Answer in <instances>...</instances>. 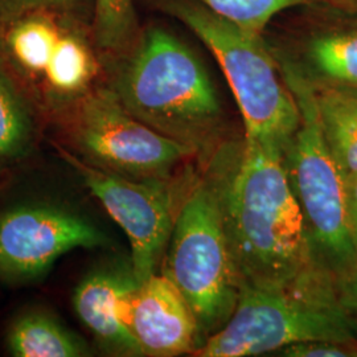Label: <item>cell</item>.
Wrapping results in <instances>:
<instances>
[{"mask_svg": "<svg viewBox=\"0 0 357 357\" xmlns=\"http://www.w3.org/2000/svg\"><path fill=\"white\" fill-rule=\"evenodd\" d=\"M283 153L245 137L222 144L212 160L240 291H301L333 283L314 250Z\"/></svg>", "mask_w": 357, "mask_h": 357, "instance_id": "obj_1", "label": "cell"}, {"mask_svg": "<svg viewBox=\"0 0 357 357\" xmlns=\"http://www.w3.org/2000/svg\"><path fill=\"white\" fill-rule=\"evenodd\" d=\"M110 86L130 114L202 153L224 132V109L199 54L163 26L142 29Z\"/></svg>", "mask_w": 357, "mask_h": 357, "instance_id": "obj_2", "label": "cell"}, {"mask_svg": "<svg viewBox=\"0 0 357 357\" xmlns=\"http://www.w3.org/2000/svg\"><path fill=\"white\" fill-rule=\"evenodd\" d=\"M159 6L215 56L240 109L245 137L284 151L299 128L301 112L277 51L264 35L231 24L195 0H159Z\"/></svg>", "mask_w": 357, "mask_h": 357, "instance_id": "obj_3", "label": "cell"}, {"mask_svg": "<svg viewBox=\"0 0 357 357\" xmlns=\"http://www.w3.org/2000/svg\"><path fill=\"white\" fill-rule=\"evenodd\" d=\"M160 268L191 306L203 344L225 326L240 296L213 166L187 192Z\"/></svg>", "mask_w": 357, "mask_h": 357, "instance_id": "obj_4", "label": "cell"}, {"mask_svg": "<svg viewBox=\"0 0 357 357\" xmlns=\"http://www.w3.org/2000/svg\"><path fill=\"white\" fill-rule=\"evenodd\" d=\"M301 112V123L284 150V166L320 262L333 275L357 259L351 238L345 175L320 126L314 88L293 61L277 53Z\"/></svg>", "mask_w": 357, "mask_h": 357, "instance_id": "obj_5", "label": "cell"}, {"mask_svg": "<svg viewBox=\"0 0 357 357\" xmlns=\"http://www.w3.org/2000/svg\"><path fill=\"white\" fill-rule=\"evenodd\" d=\"M315 340L357 342L339 305L335 282L301 291L241 290L229 320L193 356H258Z\"/></svg>", "mask_w": 357, "mask_h": 357, "instance_id": "obj_6", "label": "cell"}, {"mask_svg": "<svg viewBox=\"0 0 357 357\" xmlns=\"http://www.w3.org/2000/svg\"><path fill=\"white\" fill-rule=\"evenodd\" d=\"M89 20L61 11L26 13L0 26V60L54 105L78 102L100 72Z\"/></svg>", "mask_w": 357, "mask_h": 357, "instance_id": "obj_7", "label": "cell"}, {"mask_svg": "<svg viewBox=\"0 0 357 357\" xmlns=\"http://www.w3.org/2000/svg\"><path fill=\"white\" fill-rule=\"evenodd\" d=\"M75 138L88 163L131 178H172L197 153L130 114L112 88L77 102Z\"/></svg>", "mask_w": 357, "mask_h": 357, "instance_id": "obj_8", "label": "cell"}, {"mask_svg": "<svg viewBox=\"0 0 357 357\" xmlns=\"http://www.w3.org/2000/svg\"><path fill=\"white\" fill-rule=\"evenodd\" d=\"M63 155L91 195L128 236L130 261L139 282L158 273L180 206L195 178H126L73 155Z\"/></svg>", "mask_w": 357, "mask_h": 357, "instance_id": "obj_9", "label": "cell"}, {"mask_svg": "<svg viewBox=\"0 0 357 357\" xmlns=\"http://www.w3.org/2000/svg\"><path fill=\"white\" fill-rule=\"evenodd\" d=\"M106 243L102 230L72 208L45 202L13 205L0 213V281H35L66 253Z\"/></svg>", "mask_w": 357, "mask_h": 357, "instance_id": "obj_10", "label": "cell"}, {"mask_svg": "<svg viewBox=\"0 0 357 357\" xmlns=\"http://www.w3.org/2000/svg\"><path fill=\"white\" fill-rule=\"evenodd\" d=\"M141 283L130 261L93 270L75 290L77 317L109 354L143 356L130 328L132 298Z\"/></svg>", "mask_w": 357, "mask_h": 357, "instance_id": "obj_11", "label": "cell"}, {"mask_svg": "<svg viewBox=\"0 0 357 357\" xmlns=\"http://www.w3.org/2000/svg\"><path fill=\"white\" fill-rule=\"evenodd\" d=\"M130 328L143 356L193 355L200 333L191 306L174 282L155 273L134 294Z\"/></svg>", "mask_w": 357, "mask_h": 357, "instance_id": "obj_12", "label": "cell"}, {"mask_svg": "<svg viewBox=\"0 0 357 357\" xmlns=\"http://www.w3.org/2000/svg\"><path fill=\"white\" fill-rule=\"evenodd\" d=\"M293 63L314 84L357 86V24L314 31L302 43L301 60Z\"/></svg>", "mask_w": 357, "mask_h": 357, "instance_id": "obj_13", "label": "cell"}, {"mask_svg": "<svg viewBox=\"0 0 357 357\" xmlns=\"http://www.w3.org/2000/svg\"><path fill=\"white\" fill-rule=\"evenodd\" d=\"M311 84L320 126L332 155L345 176L357 175V86Z\"/></svg>", "mask_w": 357, "mask_h": 357, "instance_id": "obj_14", "label": "cell"}, {"mask_svg": "<svg viewBox=\"0 0 357 357\" xmlns=\"http://www.w3.org/2000/svg\"><path fill=\"white\" fill-rule=\"evenodd\" d=\"M15 357L89 356L90 349L76 333L43 311H29L13 321L7 335Z\"/></svg>", "mask_w": 357, "mask_h": 357, "instance_id": "obj_15", "label": "cell"}, {"mask_svg": "<svg viewBox=\"0 0 357 357\" xmlns=\"http://www.w3.org/2000/svg\"><path fill=\"white\" fill-rule=\"evenodd\" d=\"M33 134L31 103L0 60V162L22 158L31 147Z\"/></svg>", "mask_w": 357, "mask_h": 357, "instance_id": "obj_16", "label": "cell"}, {"mask_svg": "<svg viewBox=\"0 0 357 357\" xmlns=\"http://www.w3.org/2000/svg\"><path fill=\"white\" fill-rule=\"evenodd\" d=\"M91 31L100 51L126 53L142 31L135 0H94Z\"/></svg>", "mask_w": 357, "mask_h": 357, "instance_id": "obj_17", "label": "cell"}, {"mask_svg": "<svg viewBox=\"0 0 357 357\" xmlns=\"http://www.w3.org/2000/svg\"><path fill=\"white\" fill-rule=\"evenodd\" d=\"M217 16L246 31L264 35L280 13L296 7H311L321 0H195Z\"/></svg>", "mask_w": 357, "mask_h": 357, "instance_id": "obj_18", "label": "cell"}, {"mask_svg": "<svg viewBox=\"0 0 357 357\" xmlns=\"http://www.w3.org/2000/svg\"><path fill=\"white\" fill-rule=\"evenodd\" d=\"M38 11L73 13L91 23L94 0H0V26Z\"/></svg>", "mask_w": 357, "mask_h": 357, "instance_id": "obj_19", "label": "cell"}, {"mask_svg": "<svg viewBox=\"0 0 357 357\" xmlns=\"http://www.w3.org/2000/svg\"><path fill=\"white\" fill-rule=\"evenodd\" d=\"M289 357H357V342L315 340L287 345L280 351Z\"/></svg>", "mask_w": 357, "mask_h": 357, "instance_id": "obj_20", "label": "cell"}, {"mask_svg": "<svg viewBox=\"0 0 357 357\" xmlns=\"http://www.w3.org/2000/svg\"><path fill=\"white\" fill-rule=\"evenodd\" d=\"M340 308L357 335V259L333 275Z\"/></svg>", "mask_w": 357, "mask_h": 357, "instance_id": "obj_21", "label": "cell"}, {"mask_svg": "<svg viewBox=\"0 0 357 357\" xmlns=\"http://www.w3.org/2000/svg\"><path fill=\"white\" fill-rule=\"evenodd\" d=\"M345 192L349 231L357 253V175L345 176Z\"/></svg>", "mask_w": 357, "mask_h": 357, "instance_id": "obj_22", "label": "cell"}, {"mask_svg": "<svg viewBox=\"0 0 357 357\" xmlns=\"http://www.w3.org/2000/svg\"><path fill=\"white\" fill-rule=\"evenodd\" d=\"M333 4H336L337 7L343 8L344 11L357 15V0H331Z\"/></svg>", "mask_w": 357, "mask_h": 357, "instance_id": "obj_23", "label": "cell"}]
</instances>
